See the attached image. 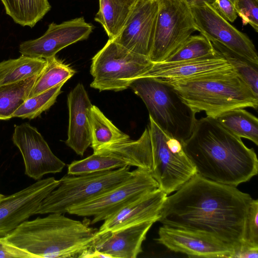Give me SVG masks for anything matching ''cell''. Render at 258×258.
<instances>
[{
	"label": "cell",
	"mask_w": 258,
	"mask_h": 258,
	"mask_svg": "<svg viewBox=\"0 0 258 258\" xmlns=\"http://www.w3.org/2000/svg\"><path fill=\"white\" fill-rule=\"evenodd\" d=\"M251 196L198 173L167 197L158 221L211 236L233 248L243 240Z\"/></svg>",
	"instance_id": "6da1fadb"
},
{
	"label": "cell",
	"mask_w": 258,
	"mask_h": 258,
	"mask_svg": "<svg viewBox=\"0 0 258 258\" xmlns=\"http://www.w3.org/2000/svg\"><path fill=\"white\" fill-rule=\"evenodd\" d=\"M69 127L66 144L83 156L91 143L90 113L93 106L82 83H78L68 95Z\"/></svg>",
	"instance_id": "ac0fdd59"
},
{
	"label": "cell",
	"mask_w": 258,
	"mask_h": 258,
	"mask_svg": "<svg viewBox=\"0 0 258 258\" xmlns=\"http://www.w3.org/2000/svg\"><path fill=\"white\" fill-rule=\"evenodd\" d=\"M185 153L202 177L236 187L258 172L253 148L214 118L197 119L189 137L183 143Z\"/></svg>",
	"instance_id": "7a4b0ae2"
},
{
	"label": "cell",
	"mask_w": 258,
	"mask_h": 258,
	"mask_svg": "<svg viewBox=\"0 0 258 258\" xmlns=\"http://www.w3.org/2000/svg\"><path fill=\"white\" fill-rule=\"evenodd\" d=\"M154 62L147 56L128 50L109 39L92 58L90 87L99 91H119L135 80L145 77Z\"/></svg>",
	"instance_id": "ba28073f"
},
{
	"label": "cell",
	"mask_w": 258,
	"mask_h": 258,
	"mask_svg": "<svg viewBox=\"0 0 258 258\" xmlns=\"http://www.w3.org/2000/svg\"><path fill=\"white\" fill-rule=\"evenodd\" d=\"M216 119L236 136L258 145V119L252 113L243 108H236L222 113Z\"/></svg>",
	"instance_id": "484cf974"
},
{
	"label": "cell",
	"mask_w": 258,
	"mask_h": 258,
	"mask_svg": "<svg viewBox=\"0 0 258 258\" xmlns=\"http://www.w3.org/2000/svg\"><path fill=\"white\" fill-rule=\"evenodd\" d=\"M218 13L229 22H233L238 15L234 5L229 0H214L211 4Z\"/></svg>",
	"instance_id": "836d02e7"
},
{
	"label": "cell",
	"mask_w": 258,
	"mask_h": 258,
	"mask_svg": "<svg viewBox=\"0 0 258 258\" xmlns=\"http://www.w3.org/2000/svg\"><path fill=\"white\" fill-rule=\"evenodd\" d=\"M158 11L153 45L149 56L163 62L197 31L186 0H157Z\"/></svg>",
	"instance_id": "9c48e42d"
},
{
	"label": "cell",
	"mask_w": 258,
	"mask_h": 258,
	"mask_svg": "<svg viewBox=\"0 0 258 258\" xmlns=\"http://www.w3.org/2000/svg\"><path fill=\"white\" fill-rule=\"evenodd\" d=\"M190 8L201 34L258 64L257 52L251 39L223 18L211 4Z\"/></svg>",
	"instance_id": "8fae6325"
},
{
	"label": "cell",
	"mask_w": 258,
	"mask_h": 258,
	"mask_svg": "<svg viewBox=\"0 0 258 258\" xmlns=\"http://www.w3.org/2000/svg\"><path fill=\"white\" fill-rule=\"evenodd\" d=\"M166 82L196 113L204 112L207 116L216 118L233 109L257 108L258 97L234 69Z\"/></svg>",
	"instance_id": "5b68a950"
},
{
	"label": "cell",
	"mask_w": 258,
	"mask_h": 258,
	"mask_svg": "<svg viewBox=\"0 0 258 258\" xmlns=\"http://www.w3.org/2000/svg\"><path fill=\"white\" fill-rule=\"evenodd\" d=\"M93 29V25L83 17L58 24L51 23L41 37L22 42L19 52L23 55L46 59L70 45L87 39Z\"/></svg>",
	"instance_id": "5bb4252c"
},
{
	"label": "cell",
	"mask_w": 258,
	"mask_h": 258,
	"mask_svg": "<svg viewBox=\"0 0 258 258\" xmlns=\"http://www.w3.org/2000/svg\"><path fill=\"white\" fill-rule=\"evenodd\" d=\"M74 220L61 213L25 221L7 235L6 241L34 258H86L94 249L98 229L90 221Z\"/></svg>",
	"instance_id": "3957f363"
},
{
	"label": "cell",
	"mask_w": 258,
	"mask_h": 258,
	"mask_svg": "<svg viewBox=\"0 0 258 258\" xmlns=\"http://www.w3.org/2000/svg\"><path fill=\"white\" fill-rule=\"evenodd\" d=\"M159 188L158 182L147 170L137 168L122 182L97 197L69 209L68 213L92 216V225L104 221L135 199Z\"/></svg>",
	"instance_id": "30bf717a"
},
{
	"label": "cell",
	"mask_w": 258,
	"mask_h": 258,
	"mask_svg": "<svg viewBox=\"0 0 258 258\" xmlns=\"http://www.w3.org/2000/svg\"><path fill=\"white\" fill-rule=\"evenodd\" d=\"M233 5L235 6L236 4L237 0H229Z\"/></svg>",
	"instance_id": "f35d334b"
},
{
	"label": "cell",
	"mask_w": 258,
	"mask_h": 258,
	"mask_svg": "<svg viewBox=\"0 0 258 258\" xmlns=\"http://www.w3.org/2000/svg\"><path fill=\"white\" fill-rule=\"evenodd\" d=\"M12 141L23 159L25 174L38 180L62 171L66 164L52 152L37 129L28 123L15 125Z\"/></svg>",
	"instance_id": "7c38bea8"
},
{
	"label": "cell",
	"mask_w": 258,
	"mask_h": 258,
	"mask_svg": "<svg viewBox=\"0 0 258 258\" xmlns=\"http://www.w3.org/2000/svg\"><path fill=\"white\" fill-rule=\"evenodd\" d=\"M94 257H105V258H110V257L101 252H100L96 249H94L93 251L89 253L86 258H94Z\"/></svg>",
	"instance_id": "74e56055"
},
{
	"label": "cell",
	"mask_w": 258,
	"mask_h": 258,
	"mask_svg": "<svg viewBox=\"0 0 258 258\" xmlns=\"http://www.w3.org/2000/svg\"><path fill=\"white\" fill-rule=\"evenodd\" d=\"M8 14L17 24L33 27L50 11L48 0H1Z\"/></svg>",
	"instance_id": "603a6c76"
},
{
	"label": "cell",
	"mask_w": 258,
	"mask_h": 258,
	"mask_svg": "<svg viewBox=\"0 0 258 258\" xmlns=\"http://www.w3.org/2000/svg\"><path fill=\"white\" fill-rule=\"evenodd\" d=\"M4 196L0 193V200L3 198Z\"/></svg>",
	"instance_id": "ab89813d"
},
{
	"label": "cell",
	"mask_w": 258,
	"mask_h": 258,
	"mask_svg": "<svg viewBox=\"0 0 258 258\" xmlns=\"http://www.w3.org/2000/svg\"><path fill=\"white\" fill-rule=\"evenodd\" d=\"M243 25L249 24L258 32V0H237L234 6Z\"/></svg>",
	"instance_id": "1f68e13d"
},
{
	"label": "cell",
	"mask_w": 258,
	"mask_h": 258,
	"mask_svg": "<svg viewBox=\"0 0 258 258\" xmlns=\"http://www.w3.org/2000/svg\"><path fill=\"white\" fill-rule=\"evenodd\" d=\"M171 251L190 257H229L233 248L211 236L198 232L163 225L155 239Z\"/></svg>",
	"instance_id": "2e32d148"
},
{
	"label": "cell",
	"mask_w": 258,
	"mask_h": 258,
	"mask_svg": "<svg viewBox=\"0 0 258 258\" xmlns=\"http://www.w3.org/2000/svg\"><path fill=\"white\" fill-rule=\"evenodd\" d=\"M258 245L253 244L245 241L242 242L233 249L230 258H257Z\"/></svg>",
	"instance_id": "d590c367"
},
{
	"label": "cell",
	"mask_w": 258,
	"mask_h": 258,
	"mask_svg": "<svg viewBox=\"0 0 258 258\" xmlns=\"http://www.w3.org/2000/svg\"><path fill=\"white\" fill-rule=\"evenodd\" d=\"M155 223L148 221L99 234L94 249L110 258H136L143 251L142 243Z\"/></svg>",
	"instance_id": "d6986e66"
},
{
	"label": "cell",
	"mask_w": 258,
	"mask_h": 258,
	"mask_svg": "<svg viewBox=\"0 0 258 258\" xmlns=\"http://www.w3.org/2000/svg\"><path fill=\"white\" fill-rule=\"evenodd\" d=\"M48 177L38 180L26 188L0 200V237L7 235L35 213L42 201L59 184Z\"/></svg>",
	"instance_id": "4fadbf2b"
},
{
	"label": "cell",
	"mask_w": 258,
	"mask_h": 258,
	"mask_svg": "<svg viewBox=\"0 0 258 258\" xmlns=\"http://www.w3.org/2000/svg\"><path fill=\"white\" fill-rule=\"evenodd\" d=\"M127 163L113 150L106 149L68 165V174H87L127 166Z\"/></svg>",
	"instance_id": "d4e9b609"
},
{
	"label": "cell",
	"mask_w": 258,
	"mask_h": 258,
	"mask_svg": "<svg viewBox=\"0 0 258 258\" xmlns=\"http://www.w3.org/2000/svg\"><path fill=\"white\" fill-rule=\"evenodd\" d=\"M91 147L93 153L130 141L129 136L118 129L100 109L92 106L90 113Z\"/></svg>",
	"instance_id": "44dd1931"
},
{
	"label": "cell",
	"mask_w": 258,
	"mask_h": 258,
	"mask_svg": "<svg viewBox=\"0 0 258 258\" xmlns=\"http://www.w3.org/2000/svg\"><path fill=\"white\" fill-rule=\"evenodd\" d=\"M46 64L44 58L22 55L0 62V86L39 75Z\"/></svg>",
	"instance_id": "cb8c5ba5"
},
{
	"label": "cell",
	"mask_w": 258,
	"mask_h": 258,
	"mask_svg": "<svg viewBox=\"0 0 258 258\" xmlns=\"http://www.w3.org/2000/svg\"><path fill=\"white\" fill-rule=\"evenodd\" d=\"M39 75L0 86V120L13 117V113L28 98Z\"/></svg>",
	"instance_id": "4316f807"
},
{
	"label": "cell",
	"mask_w": 258,
	"mask_h": 258,
	"mask_svg": "<svg viewBox=\"0 0 258 258\" xmlns=\"http://www.w3.org/2000/svg\"><path fill=\"white\" fill-rule=\"evenodd\" d=\"M129 88L142 99L149 116L164 133L183 143L189 137L197 119L196 113L169 83L143 77L135 80Z\"/></svg>",
	"instance_id": "8992f818"
},
{
	"label": "cell",
	"mask_w": 258,
	"mask_h": 258,
	"mask_svg": "<svg viewBox=\"0 0 258 258\" xmlns=\"http://www.w3.org/2000/svg\"><path fill=\"white\" fill-rule=\"evenodd\" d=\"M34 258L27 252L8 243L4 237H0V258Z\"/></svg>",
	"instance_id": "e575fe53"
},
{
	"label": "cell",
	"mask_w": 258,
	"mask_h": 258,
	"mask_svg": "<svg viewBox=\"0 0 258 258\" xmlns=\"http://www.w3.org/2000/svg\"><path fill=\"white\" fill-rule=\"evenodd\" d=\"M211 43L215 49L233 66L236 73L254 94L258 97V64L238 55L219 43Z\"/></svg>",
	"instance_id": "f546056e"
},
{
	"label": "cell",
	"mask_w": 258,
	"mask_h": 258,
	"mask_svg": "<svg viewBox=\"0 0 258 258\" xmlns=\"http://www.w3.org/2000/svg\"><path fill=\"white\" fill-rule=\"evenodd\" d=\"M46 64L34 84L28 98L40 94L57 85L67 82L75 74L69 65L53 56L45 59Z\"/></svg>",
	"instance_id": "83f0119b"
},
{
	"label": "cell",
	"mask_w": 258,
	"mask_h": 258,
	"mask_svg": "<svg viewBox=\"0 0 258 258\" xmlns=\"http://www.w3.org/2000/svg\"><path fill=\"white\" fill-rule=\"evenodd\" d=\"M158 11L157 0H138L121 32L112 40L130 51L149 57Z\"/></svg>",
	"instance_id": "9a60e30c"
},
{
	"label": "cell",
	"mask_w": 258,
	"mask_h": 258,
	"mask_svg": "<svg viewBox=\"0 0 258 258\" xmlns=\"http://www.w3.org/2000/svg\"><path fill=\"white\" fill-rule=\"evenodd\" d=\"M243 240L258 245V201L252 199L246 217Z\"/></svg>",
	"instance_id": "d6a6232c"
},
{
	"label": "cell",
	"mask_w": 258,
	"mask_h": 258,
	"mask_svg": "<svg viewBox=\"0 0 258 258\" xmlns=\"http://www.w3.org/2000/svg\"><path fill=\"white\" fill-rule=\"evenodd\" d=\"M233 69V66L218 52L216 55L211 57L176 62L154 63L145 77L173 81Z\"/></svg>",
	"instance_id": "ffe728a7"
},
{
	"label": "cell",
	"mask_w": 258,
	"mask_h": 258,
	"mask_svg": "<svg viewBox=\"0 0 258 258\" xmlns=\"http://www.w3.org/2000/svg\"><path fill=\"white\" fill-rule=\"evenodd\" d=\"M187 4L189 7H199L202 6L206 3L213 4L214 0H186Z\"/></svg>",
	"instance_id": "8d00e7d4"
},
{
	"label": "cell",
	"mask_w": 258,
	"mask_h": 258,
	"mask_svg": "<svg viewBox=\"0 0 258 258\" xmlns=\"http://www.w3.org/2000/svg\"><path fill=\"white\" fill-rule=\"evenodd\" d=\"M127 166L87 174H68L42 201L35 214L67 213L69 209L100 196L129 178L133 173Z\"/></svg>",
	"instance_id": "52a82bcc"
},
{
	"label": "cell",
	"mask_w": 258,
	"mask_h": 258,
	"mask_svg": "<svg viewBox=\"0 0 258 258\" xmlns=\"http://www.w3.org/2000/svg\"><path fill=\"white\" fill-rule=\"evenodd\" d=\"M129 166L147 170L167 195L179 189L197 173L183 142L164 133L149 116V123L137 140L113 147Z\"/></svg>",
	"instance_id": "277c9868"
},
{
	"label": "cell",
	"mask_w": 258,
	"mask_h": 258,
	"mask_svg": "<svg viewBox=\"0 0 258 258\" xmlns=\"http://www.w3.org/2000/svg\"><path fill=\"white\" fill-rule=\"evenodd\" d=\"M167 195L158 188L121 208L104 220L98 231L101 234L148 221H158Z\"/></svg>",
	"instance_id": "e0dca14e"
},
{
	"label": "cell",
	"mask_w": 258,
	"mask_h": 258,
	"mask_svg": "<svg viewBox=\"0 0 258 258\" xmlns=\"http://www.w3.org/2000/svg\"><path fill=\"white\" fill-rule=\"evenodd\" d=\"M66 82H62L40 94L27 98L13 113V117L29 119L37 117L54 104Z\"/></svg>",
	"instance_id": "4dcf8cb0"
},
{
	"label": "cell",
	"mask_w": 258,
	"mask_h": 258,
	"mask_svg": "<svg viewBox=\"0 0 258 258\" xmlns=\"http://www.w3.org/2000/svg\"><path fill=\"white\" fill-rule=\"evenodd\" d=\"M138 0H99L95 21L104 28L109 39H114L122 30Z\"/></svg>",
	"instance_id": "7402d4cb"
},
{
	"label": "cell",
	"mask_w": 258,
	"mask_h": 258,
	"mask_svg": "<svg viewBox=\"0 0 258 258\" xmlns=\"http://www.w3.org/2000/svg\"><path fill=\"white\" fill-rule=\"evenodd\" d=\"M218 54L211 42L204 36L191 35L163 62L191 60L211 57Z\"/></svg>",
	"instance_id": "f1b7e54d"
}]
</instances>
